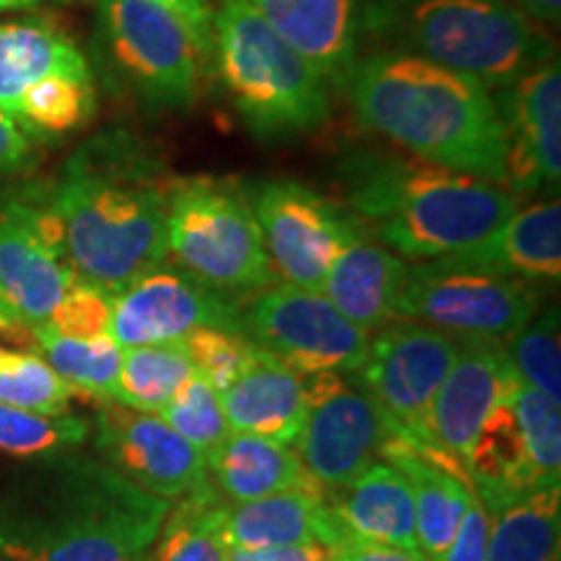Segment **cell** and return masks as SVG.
I'll return each instance as SVG.
<instances>
[{"mask_svg":"<svg viewBox=\"0 0 561 561\" xmlns=\"http://www.w3.org/2000/svg\"><path fill=\"white\" fill-rule=\"evenodd\" d=\"M541 291L533 280L476 263L466 252L409 268L396 318L453 335L507 341L536 318Z\"/></svg>","mask_w":561,"mask_h":561,"instance_id":"9c48e42d","label":"cell"},{"mask_svg":"<svg viewBox=\"0 0 561 561\" xmlns=\"http://www.w3.org/2000/svg\"><path fill=\"white\" fill-rule=\"evenodd\" d=\"M221 403L231 432L255 434L280 445L299 439L310 413L305 377L257 346L237 380L221 392Z\"/></svg>","mask_w":561,"mask_h":561,"instance_id":"7402d4cb","label":"cell"},{"mask_svg":"<svg viewBox=\"0 0 561 561\" xmlns=\"http://www.w3.org/2000/svg\"><path fill=\"white\" fill-rule=\"evenodd\" d=\"M240 333L297 375L359 371L369 333L335 310L325 294L271 286L240 305Z\"/></svg>","mask_w":561,"mask_h":561,"instance_id":"30bf717a","label":"cell"},{"mask_svg":"<svg viewBox=\"0 0 561 561\" xmlns=\"http://www.w3.org/2000/svg\"><path fill=\"white\" fill-rule=\"evenodd\" d=\"M96 58L123 94L151 112L193 107L206 55L157 0H100Z\"/></svg>","mask_w":561,"mask_h":561,"instance_id":"ba28073f","label":"cell"},{"mask_svg":"<svg viewBox=\"0 0 561 561\" xmlns=\"http://www.w3.org/2000/svg\"><path fill=\"white\" fill-rule=\"evenodd\" d=\"M193 375V364L180 341L125 348L115 403L140 413H159Z\"/></svg>","mask_w":561,"mask_h":561,"instance_id":"4dcf8cb0","label":"cell"},{"mask_svg":"<svg viewBox=\"0 0 561 561\" xmlns=\"http://www.w3.org/2000/svg\"><path fill=\"white\" fill-rule=\"evenodd\" d=\"M411 265L375 242L367 229L335 252L322 291L343 318L362 331H380L396 318Z\"/></svg>","mask_w":561,"mask_h":561,"instance_id":"603a6c76","label":"cell"},{"mask_svg":"<svg viewBox=\"0 0 561 561\" xmlns=\"http://www.w3.org/2000/svg\"><path fill=\"white\" fill-rule=\"evenodd\" d=\"M174 502L178 504H170L146 561H229L224 533L229 504L214 483L206 481Z\"/></svg>","mask_w":561,"mask_h":561,"instance_id":"83f0119b","label":"cell"},{"mask_svg":"<svg viewBox=\"0 0 561 561\" xmlns=\"http://www.w3.org/2000/svg\"><path fill=\"white\" fill-rule=\"evenodd\" d=\"M66 3H68V0H66Z\"/></svg>","mask_w":561,"mask_h":561,"instance_id":"681fc988","label":"cell"},{"mask_svg":"<svg viewBox=\"0 0 561 561\" xmlns=\"http://www.w3.org/2000/svg\"><path fill=\"white\" fill-rule=\"evenodd\" d=\"M382 458L401 471L411 486L416 549L430 561H439L460 528L473 489L466 466L432 442L405 434H390L382 447Z\"/></svg>","mask_w":561,"mask_h":561,"instance_id":"d6986e66","label":"cell"},{"mask_svg":"<svg viewBox=\"0 0 561 561\" xmlns=\"http://www.w3.org/2000/svg\"><path fill=\"white\" fill-rule=\"evenodd\" d=\"M198 328L240 333V305L185 271L159 265L112 297L107 333L123 348L178 343Z\"/></svg>","mask_w":561,"mask_h":561,"instance_id":"5bb4252c","label":"cell"},{"mask_svg":"<svg viewBox=\"0 0 561 561\" xmlns=\"http://www.w3.org/2000/svg\"><path fill=\"white\" fill-rule=\"evenodd\" d=\"M50 76H91L79 45L42 19L0 24V110L16 121L21 96Z\"/></svg>","mask_w":561,"mask_h":561,"instance_id":"484cf974","label":"cell"},{"mask_svg":"<svg viewBox=\"0 0 561 561\" xmlns=\"http://www.w3.org/2000/svg\"><path fill=\"white\" fill-rule=\"evenodd\" d=\"M89 421L79 416H45V413L21 411L0 403V453L13 458H37V455L62 453L87 442Z\"/></svg>","mask_w":561,"mask_h":561,"instance_id":"d590c367","label":"cell"},{"mask_svg":"<svg viewBox=\"0 0 561 561\" xmlns=\"http://www.w3.org/2000/svg\"><path fill=\"white\" fill-rule=\"evenodd\" d=\"M94 112V76H50L21 96L16 123L45 136H62L89 123Z\"/></svg>","mask_w":561,"mask_h":561,"instance_id":"1f68e13d","label":"cell"},{"mask_svg":"<svg viewBox=\"0 0 561 561\" xmlns=\"http://www.w3.org/2000/svg\"><path fill=\"white\" fill-rule=\"evenodd\" d=\"M280 39L320 70L328 87L343 89L359 60V0H242Z\"/></svg>","mask_w":561,"mask_h":561,"instance_id":"ffe728a7","label":"cell"},{"mask_svg":"<svg viewBox=\"0 0 561 561\" xmlns=\"http://www.w3.org/2000/svg\"><path fill=\"white\" fill-rule=\"evenodd\" d=\"M94 442L104 462L159 500L174 502L208 481L206 455L153 413L104 403Z\"/></svg>","mask_w":561,"mask_h":561,"instance_id":"9a60e30c","label":"cell"},{"mask_svg":"<svg viewBox=\"0 0 561 561\" xmlns=\"http://www.w3.org/2000/svg\"><path fill=\"white\" fill-rule=\"evenodd\" d=\"M331 551L320 543L265 546V549H229V561H328Z\"/></svg>","mask_w":561,"mask_h":561,"instance_id":"ee69618b","label":"cell"},{"mask_svg":"<svg viewBox=\"0 0 561 561\" xmlns=\"http://www.w3.org/2000/svg\"><path fill=\"white\" fill-rule=\"evenodd\" d=\"M76 278L50 185L0 191V301L11 320L45 325Z\"/></svg>","mask_w":561,"mask_h":561,"instance_id":"8fae6325","label":"cell"},{"mask_svg":"<svg viewBox=\"0 0 561 561\" xmlns=\"http://www.w3.org/2000/svg\"><path fill=\"white\" fill-rule=\"evenodd\" d=\"M517 5L528 19L546 21V24H559L561 19V0H510Z\"/></svg>","mask_w":561,"mask_h":561,"instance_id":"f6af8a7d","label":"cell"},{"mask_svg":"<svg viewBox=\"0 0 561 561\" xmlns=\"http://www.w3.org/2000/svg\"><path fill=\"white\" fill-rule=\"evenodd\" d=\"M244 191L276 276L289 286L322 291L335 252L364 231V224L294 180H263Z\"/></svg>","mask_w":561,"mask_h":561,"instance_id":"7c38bea8","label":"cell"},{"mask_svg":"<svg viewBox=\"0 0 561 561\" xmlns=\"http://www.w3.org/2000/svg\"><path fill=\"white\" fill-rule=\"evenodd\" d=\"M517 430H520L525 458L543 489L559 486L561 476V409L543 392L520 388L512 396Z\"/></svg>","mask_w":561,"mask_h":561,"instance_id":"e575fe53","label":"cell"},{"mask_svg":"<svg viewBox=\"0 0 561 561\" xmlns=\"http://www.w3.org/2000/svg\"><path fill=\"white\" fill-rule=\"evenodd\" d=\"M348 201L385 248L434 261L486 240L517 210V195L424 159L359 157L346 167Z\"/></svg>","mask_w":561,"mask_h":561,"instance_id":"277c9868","label":"cell"},{"mask_svg":"<svg viewBox=\"0 0 561 561\" xmlns=\"http://www.w3.org/2000/svg\"><path fill=\"white\" fill-rule=\"evenodd\" d=\"M504 128V185L515 193L559 191L561 70L551 58L496 91Z\"/></svg>","mask_w":561,"mask_h":561,"instance_id":"2e32d148","label":"cell"},{"mask_svg":"<svg viewBox=\"0 0 561 561\" xmlns=\"http://www.w3.org/2000/svg\"><path fill=\"white\" fill-rule=\"evenodd\" d=\"M32 333L39 354L58 371L60 380L70 385V390L107 403L115 401L125 348L110 333L96 339H68L55 333L50 325L32 328Z\"/></svg>","mask_w":561,"mask_h":561,"instance_id":"f546056e","label":"cell"},{"mask_svg":"<svg viewBox=\"0 0 561 561\" xmlns=\"http://www.w3.org/2000/svg\"><path fill=\"white\" fill-rule=\"evenodd\" d=\"M68 382L37 354L26 351H0V403L21 411L66 416L70 413Z\"/></svg>","mask_w":561,"mask_h":561,"instance_id":"d6a6232c","label":"cell"},{"mask_svg":"<svg viewBox=\"0 0 561 561\" xmlns=\"http://www.w3.org/2000/svg\"><path fill=\"white\" fill-rule=\"evenodd\" d=\"M180 343L195 375L206 377L219 390V396L237 380L255 348L242 333L224 331V328H198Z\"/></svg>","mask_w":561,"mask_h":561,"instance_id":"74e56055","label":"cell"},{"mask_svg":"<svg viewBox=\"0 0 561 561\" xmlns=\"http://www.w3.org/2000/svg\"><path fill=\"white\" fill-rule=\"evenodd\" d=\"M455 356V335L413 320L382 328L369 341L359 382L390 421L392 434L426 439V416Z\"/></svg>","mask_w":561,"mask_h":561,"instance_id":"4fadbf2b","label":"cell"},{"mask_svg":"<svg viewBox=\"0 0 561 561\" xmlns=\"http://www.w3.org/2000/svg\"><path fill=\"white\" fill-rule=\"evenodd\" d=\"M455 339L458 356L434 396L426 416V442L466 466L483 419L496 403L515 396L520 380L512 369L504 341L483 335Z\"/></svg>","mask_w":561,"mask_h":561,"instance_id":"e0dca14e","label":"cell"},{"mask_svg":"<svg viewBox=\"0 0 561 561\" xmlns=\"http://www.w3.org/2000/svg\"><path fill=\"white\" fill-rule=\"evenodd\" d=\"M476 263L507 276L557 284L561 276V206L559 201L517 208L494 234L460 250Z\"/></svg>","mask_w":561,"mask_h":561,"instance_id":"4316f807","label":"cell"},{"mask_svg":"<svg viewBox=\"0 0 561 561\" xmlns=\"http://www.w3.org/2000/svg\"><path fill=\"white\" fill-rule=\"evenodd\" d=\"M390 434V421L380 405L341 380L328 396L310 403L305 430L294 445L314 481L325 489H343L382 458Z\"/></svg>","mask_w":561,"mask_h":561,"instance_id":"ac0fdd59","label":"cell"},{"mask_svg":"<svg viewBox=\"0 0 561 561\" xmlns=\"http://www.w3.org/2000/svg\"><path fill=\"white\" fill-rule=\"evenodd\" d=\"M170 504L110 462L62 460L0 512V553L5 561H144Z\"/></svg>","mask_w":561,"mask_h":561,"instance_id":"3957f363","label":"cell"},{"mask_svg":"<svg viewBox=\"0 0 561 561\" xmlns=\"http://www.w3.org/2000/svg\"><path fill=\"white\" fill-rule=\"evenodd\" d=\"M34 144L21 125L5 110H0V178L30 170Z\"/></svg>","mask_w":561,"mask_h":561,"instance_id":"60d3db41","label":"cell"},{"mask_svg":"<svg viewBox=\"0 0 561 561\" xmlns=\"http://www.w3.org/2000/svg\"><path fill=\"white\" fill-rule=\"evenodd\" d=\"M110 314L112 294L89 284V280L76 278L45 325H50L55 333L68 335V339H96V335H107Z\"/></svg>","mask_w":561,"mask_h":561,"instance_id":"f35d334b","label":"cell"},{"mask_svg":"<svg viewBox=\"0 0 561 561\" xmlns=\"http://www.w3.org/2000/svg\"><path fill=\"white\" fill-rule=\"evenodd\" d=\"M159 413L182 439L191 442L203 455L214 453L231 434L219 390L201 375L187 377Z\"/></svg>","mask_w":561,"mask_h":561,"instance_id":"8d00e7d4","label":"cell"},{"mask_svg":"<svg viewBox=\"0 0 561 561\" xmlns=\"http://www.w3.org/2000/svg\"><path fill=\"white\" fill-rule=\"evenodd\" d=\"M167 255L221 294L263 291L278 280L248 191L234 180L172 178Z\"/></svg>","mask_w":561,"mask_h":561,"instance_id":"52a82bcc","label":"cell"},{"mask_svg":"<svg viewBox=\"0 0 561 561\" xmlns=\"http://www.w3.org/2000/svg\"><path fill=\"white\" fill-rule=\"evenodd\" d=\"M328 502L351 538L416 549L411 486L390 462H375L348 486L328 489Z\"/></svg>","mask_w":561,"mask_h":561,"instance_id":"cb8c5ba5","label":"cell"},{"mask_svg":"<svg viewBox=\"0 0 561 561\" xmlns=\"http://www.w3.org/2000/svg\"><path fill=\"white\" fill-rule=\"evenodd\" d=\"M362 32L401 50L504 89L557 58L541 26L510 0H364Z\"/></svg>","mask_w":561,"mask_h":561,"instance_id":"5b68a950","label":"cell"},{"mask_svg":"<svg viewBox=\"0 0 561 561\" xmlns=\"http://www.w3.org/2000/svg\"><path fill=\"white\" fill-rule=\"evenodd\" d=\"M210 60L255 138L307 136L331 121L320 70L242 0H219L210 9Z\"/></svg>","mask_w":561,"mask_h":561,"instance_id":"8992f818","label":"cell"},{"mask_svg":"<svg viewBox=\"0 0 561 561\" xmlns=\"http://www.w3.org/2000/svg\"><path fill=\"white\" fill-rule=\"evenodd\" d=\"M157 3L170 9L187 26L206 60H210V0H157Z\"/></svg>","mask_w":561,"mask_h":561,"instance_id":"b9f144b4","label":"cell"},{"mask_svg":"<svg viewBox=\"0 0 561 561\" xmlns=\"http://www.w3.org/2000/svg\"><path fill=\"white\" fill-rule=\"evenodd\" d=\"M172 178L144 140L107 130L81 144L50 182L76 276L115 297L164 265Z\"/></svg>","mask_w":561,"mask_h":561,"instance_id":"6da1fadb","label":"cell"},{"mask_svg":"<svg viewBox=\"0 0 561 561\" xmlns=\"http://www.w3.org/2000/svg\"><path fill=\"white\" fill-rule=\"evenodd\" d=\"M328 561H430L419 549H398V546L354 541L343 543L341 549L331 551Z\"/></svg>","mask_w":561,"mask_h":561,"instance_id":"7bdbcfd3","label":"cell"},{"mask_svg":"<svg viewBox=\"0 0 561 561\" xmlns=\"http://www.w3.org/2000/svg\"><path fill=\"white\" fill-rule=\"evenodd\" d=\"M144 561H146V559H144Z\"/></svg>","mask_w":561,"mask_h":561,"instance_id":"f907efd6","label":"cell"},{"mask_svg":"<svg viewBox=\"0 0 561 561\" xmlns=\"http://www.w3.org/2000/svg\"><path fill=\"white\" fill-rule=\"evenodd\" d=\"M489 530H491V517L479 494L471 489L468 496L466 515H462L460 528L455 533L450 549L445 551V557L439 561H486L489 549Z\"/></svg>","mask_w":561,"mask_h":561,"instance_id":"ab89813d","label":"cell"},{"mask_svg":"<svg viewBox=\"0 0 561 561\" xmlns=\"http://www.w3.org/2000/svg\"><path fill=\"white\" fill-rule=\"evenodd\" d=\"M0 561H5V559H0Z\"/></svg>","mask_w":561,"mask_h":561,"instance_id":"c3c4849f","label":"cell"},{"mask_svg":"<svg viewBox=\"0 0 561 561\" xmlns=\"http://www.w3.org/2000/svg\"><path fill=\"white\" fill-rule=\"evenodd\" d=\"M224 533L229 549L320 543L328 551H335L343 543L354 541L335 517L322 483L234 504L227 510Z\"/></svg>","mask_w":561,"mask_h":561,"instance_id":"44dd1931","label":"cell"},{"mask_svg":"<svg viewBox=\"0 0 561 561\" xmlns=\"http://www.w3.org/2000/svg\"><path fill=\"white\" fill-rule=\"evenodd\" d=\"M37 0H0V11H19V9H32Z\"/></svg>","mask_w":561,"mask_h":561,"instance_id":"bcb514c9","label":"cell"},{"mask_svg":"<svg viewBox=\"0 0 561 561\" xmlns=\"http://www.w3.org/2000/svg\"><path fill=\"white\" fill-rule=\"evenodd\" d=\"M206 466L214 489L234 504L318 483L305 471L291 445L242 432H231L214 453H208Z\"/></svg>","mask_w":561,"mask_h":561,"instance_id":"d4e9b609","label":"cell"},{"mask_svg":"<svg viewBox=\"0 0 561 561\" xmlns=\"http://www.w3.org/2000/svg\"><path fill=\"white\" fill-rule=\"evenodd\" d=\"M517 380L561 403L559 310H546L504 341Z\"/></svg>","mask_w":561,"mask_h":561,"instance_id":"836d02e7","label":"cell"},{"mask_svg":"<svg viewBox=\"0 0 561 561\" xmlns=\"http://www.w3.org/2000/svg\"><path fill=\"white\" fill-rule=\"evenodd\" d=\"M11 325H16V322L11 320L9 310H5V307H3V301H0V328H11Z\"/></svg>","mask_w":561,"mask_h":561,"instance_id":"7dc6e473","label":"cell"},{"mask_svg":"<svg viewBox=\"0 0 561 561\" xmlns=\"http://www.w3.org/2000/svg\"><path fill=\"white\" fill-rule=\"evenodd\" d=\"M559 486L530 491L494 512L486 561H559Z\"/></svg>","mask_w":561,"mask_h":561,"instance_id":"f1b7e54d","label":"cell"},{"mask_svg":"<svg viewBox=\"0 0 561 561\" xmlns=\"http://www.w3.org/2000/svg\"><path fill=\"white\" fill-rule=\"evenodd\" d=\"M367 130L416 159L504 185V128L486 87L419 55L380 50L356 60L346 83Z\"/></svg>","mask_w":561,"mask_h":561,"instance_id":"7a4b0ae2","label":"cell"}]
</instances>
